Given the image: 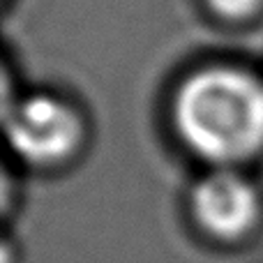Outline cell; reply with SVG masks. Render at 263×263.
Segmentation results:
<instances>
[{
  "label": "cell",
  "instance_id": "6da1fadb",
  "mask_svg": "<svg viewBox=\"0 0 263 263\" xmlns=\"http://www.w3.org/2000/svg\"><path fill=\"white\" fill-rule=\"evenodd\" d=\"M173 123L192 153L222 166L263 150V81L238 67H205L176 92Z\"/></svg>",
  "mask_w": 263,
  "mask_h": 263
},
{
  "label": "cell",
  "instance_id": "7a4b0ae2",
  "mask_svg": "<svg viewBox=\"0 0 263 263\" xmlns=\"http://www.w3.org/2000/svg\"><path fill=\"white\" fill-rule=\"evenodd\" d=\"M9 141L23 159L51 164L79 143L81 123L72 106L51 95H35L16 106L7 123Z\"/></svg>",
  "mask_w": 263,
  "mask_h": 263
},
{
  "label": "cell",
  "instance_id": "3957f363",
  "mask_svg": "<svg viewBox=\"0 0 263 263\" xmlns=\"http://www.w3.org/2000/svg\"><path fill=\"white\" fill-rule=\"evenodd\" d=\"M192 208L208 233L219 240H236L254 227L259 217V194L245 176L222 166L194 187Z\"/></svg>",
  "mask_w": 263,
  "mask_h": 263
},
{
  "label": "cell",
  "instance_id": "277c9868",
  "mask_svg": "<svg viewBox=\"0 0 263 263\" xmlns=\"http://www.w3.org/2000/svg\"><path fill=\"white\" fill-rule=\"evenodd\" d=\"M217 14L227 18H242L259 7L261 0H208Z\"/></svg>",
  "mask_w": 263,
  "mask_h": 263
}]
</instances>
